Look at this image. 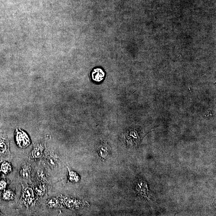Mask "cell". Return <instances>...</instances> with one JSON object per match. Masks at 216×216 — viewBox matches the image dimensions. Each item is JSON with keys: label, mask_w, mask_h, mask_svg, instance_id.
Here are the masks:
<instances>
[{"label": "cell", "mask_w": 216, "mask_h": 216, "mask_svg": "<svg viewBox=\"0 0 216 216\" xmlns=\"http://www.w3.org/2000/svg\"><path fill=\"white\" fill-rule=\"evenodd\" d=\"M58 201L54 198L49 199L46 202V205L47 208H55L57 206Z\"/></svg>", "instance_id": "8fae6325"}, {"label": "cell", "mask_w": 216, "mask_h": 216, "mask_svg": "<svg viewBox=\"0 0 216 216\" xmlns=\"http://www.w3.org/2000/svg\"><path fill=\"white\" fill-rule=\"evenodd\" d=\"M91 76L94 82H99L102 81L105 76V73L103 70L100 68L94 69L92 71Z\"/></svg>", "instance_id": "3957f363"}, {"label": "cell", "mask_w": 216, "mask_h": 216, "mask_svg": "<svg viewBox=\"0 0 216 216\" xmlns=\"http://www.w3.org/2000/svg\"><path fill=\"white\" fill-rule=\"evenodd\" d=\"M69 179L73 183H77L79 181L80 177L76 172L69 170Z\"/></svg>", "instance_id": "ba28073f"}, {"label": "cell", "mask_w": 216, "mask_h": 216, "mask_svg": "<svg viewBox=\"0 0 216 216\" xmlns=\"http://www.w3.org/2000/svg\"><path fill=\"white\" fill-rule=\"evenodd\" d=\"M46 162L51 168L56 167L59 162V158L54 154L49 153L46 157Z\"/></svg>", "instance_id": "5b68a950"}, {"label": "cell", "mask_w": 216, "mask_h": 216, "mask_svg": "<svg viewBox=\"0 0 216 216\" xmlns=\"http://www.w3.org/2000/svg\"><path fill=\"white\" fill-rule=\"evenodd\" d=\"M15 137L17 144L20 148H26L31 143V140L28 136L20 128L16 130Z\"/></svg>", "instance_id": "6da1fadb"}, {"label": "cell", "mask_w": 216, "mask_h": 216, "mask_svg": "<svg viewBox=\"0 0 216 216\" xmlns=\"http://www.w3.org/2000/svg\"><path fill=\"white\" fill-rule=\"evenodd\" d=\"M44 148L43 146L41 144H34L33 149L31 153V156L34 159H40L43 155Z\"/></svg>", "instance_id": "277c9868"}, {"label": "cell", "mask_w": 216, "mask_h": 216, "mask_svg": "<svg viewBox=\"0 0 216 216\" xmlns=\"http://www.w3.org/2000/svg\"><path fill=\"white\" fill-rule=\"evenodd\" d=\"M7 145L4 140L0 139V152H3L7 149Z\"/></svg>", "instance_id": "4fadbf2b"}, {"label": "cell", "mask_w": 216, "mask_h": 216, "mask_svg": "<svg viewBox=\"0 0 216 216\" xmlns=\"http://www.w3.org/2000/svg\"><path fill=\"white\" fill-rule=\"evenodd\" d=\"M107 145L105 143H101L98 145L97 152L99 156L102 159H105L107 158L109 151Z\"/></svg>", "instance_id": "8992f818"}, {"label": "cell", "mask_w": 216, "mask_h": 216, "mask_svg": "<svg viewBox=\"0 0 216 216\" xmlns=\"http://www.w3.org/2000/svg\"><path fill=\"white\" fill-rule=\"evenodd\" d=\"M35 189L38 195L40 196H42L44 195L46 190L45 187L41 185H39L38 186L36 187Z\"/></svg>", "instance_id": "7c38bea8"}, {"label": "cell", "mask_w": 216, "mask_h": 216, "mask_svg": "<svg viewBox=\"0 0 216 216\" xmlns=\"http://www.w3.org/2000/svg\"><path fill=\"white\" fill-rule=\"evenodd\" d=\"M11 166L8 162H4L1 165V171L5 174H8L11 171Z\"/></svg>", "instance_id": "9c48e42d"}, {"label": "cell", "mask_w": 216, "mask_h": 216, "mask_svg": "<svg viewBox=\"0 0 216 216\" xmlns=\"http://www.w3.org/2000/svg\"><path fill=\"white\" fill-rule=\"evenodd\" d=\"M35 196L33 190L31 188L26 187L23 190L22 199L24 202L26 204H30L34 199Z\"/></svg>", "instance_id": "7a4b0ae2"}, {"label": "cell", "mask_w": 216, "mask_h": 216, "mask_svg": "<svg viewBox=\"0 0 216 216\" xmlns=\"http://www.w3.org/2000/svg\"><path fill=\"white\" fill-rule=\"evenodd\" d=\"M2 196L5 200H11L14 199L15 195L11 190H7L3 193Z\"/></svg>", "instance_id": "30bf717a"}, {"label": "cell", "mask_w": 216, "mask_h": 216, "mask_svg": "<svg viewBox=\"0 0 216 216\" xmlns=\"http://www.w3.org/2000/svg\"><path fill=\"white\" fill-rule=\"evenodd\" d=\"M31 168L27 165H24L20 171V175L23 179H27L30 177Z\"/></svg>", "instance_id": "52a82bcc"}, {"label": "cell", "mask_w": 216, "mask_h": 216, "mask_svg": "<svg viewBox=\"0 0 216 216\" xmlns=\"http://www.w3.org/2000/svg\"><path fill=\"white\" fill-rule=\"evenodd\" d=\"M7 183L4 181H0V190H3L6 188Z\"/></svg>", "instance_id": "5bb4252c"}]
</instances>
